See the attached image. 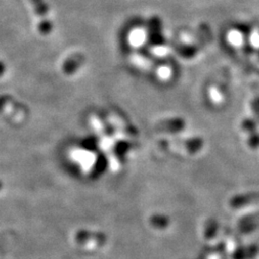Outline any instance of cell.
<instances>
[{"instance_id": "1", "label": "cell", "mask_w": 259, "mask_h": 259, "mask_svg": "<svg viewBox=\"0 0 259 259\" xmlns=\"http://www.w3.org/2000/svg\"><path fill=\"white\" fill-rule=\"evenodd\" d=\"M30 3L39 19L37 29L42 36H48L53 31V23L48 19L49 7L46 0H30Z\"/></svg>"}, {"instance_id": "2", "label": "cell", "mask_w": 259, "mask_h": 259, "mask_svg": "<svg viewBox=\"0 0 259 259\" xmlns=\"http://www.w3.org/2000/svg\"><path fill=\"white\" fill-rule=\"evenodd\" d=\"M148 40L153 47H160L165 45V37L162 32L161 19L153 16L148 21Z\"/></svg>"}, {"instance_id": "3", "label": "cell", "mask_w": 259, "mask_h": 259, "mask_svg": "<svg viewBox=\"0 0 259 259\" xmlns=\"http://www.w3.org/2000/svg\"><path fill=\"white\" fill-rule=\"evenodd\" d=\"M85 62V57L82 53H73L68 56L63 64V71L65 74L71 75L75 73Z\"/></svg>"}, {"instance_id": "4", "label": "cell", "mask_w": 259, "mask_h": 259, "mask_svg": "<svg viewBox=\"0 0 259 259\" xmlns=\"http://www.w3.org/2000/svg\"><path fill=\"white\" fill-rule=\"evenodd\" d=\"M259 200V194L256 192H250L245 194L236 195L232 198L230 204L232 208H241L245 205L252 204Z\"/></svg>"}, {"instance_id": "5", "label": "cell", "mask_w": 259, "mask_h": 259, "mask_svg": "<svg viewBox=\"0 0 259 259\" xmlns=\"http://www.w3.org/2000/svg\"><path fill=\"white\" fill-rule=\"evenodd\" d=\"M258 251V247L256 245H250L249 247L240 248L233 254L234 259H249L256 255Z\"/></svg>"}, {"instance_id": "6", "label": "cell", "mask_w": 259, "mask_h": 259, "mask_svg": "<svg viewBox=\"0 0 259 259\" xmlns=\"http://www.w3.org/2000/svg\"><path fill=\"white\" fill-rule=\"evenodd\" d=\"M218 222L214 219H210L204 225V236L205 239H213L218 232Z\"/></svg>"}, {"instance_id": "7", "label": "cell", "mask_w": 259, "mask_h": 259, "mask_svg": "<svg viewBox=\"0 0 259 259\" xmlns=\"http://www.w3.org/2000/svg\"><path fill=\"white\" fill-rule=\"evenodd\" d=\"M185 147L189 153H197L200 152L202 148L204 147V140L202 138H194V139H188L186 141Z\"/></svg>"}, {"instance_id": "8", "label": "cell", "mask_w": 259, "mask_h": 259, "mask_svg": "<svg viewBox=\"0 0 259 259\" xmlns=\"http://www.w3.org/2000/svg\"><path fill=\"white\" fill-rule=\"evenodd\" d=\"M177 52L179 53V55L184 57L185 59H190L196 55L197 48L193 46L182 45V46L177 47Z\"/></svg>"}, {"instance_id": "9", "label": "cell", "mask_w": 259, "mask_h": 259, "mask_svg": "<svg viewBox=\"0 0 259 259\" xmlns=\"http://www.w3.org/2000/svg\"><path fill=\"white\" fill-rule=\"evenodd\" d=\"M241 128H242V130H243L244 132H246V133H248V134L250 135L251 133L256 132L257 124H256V122L253 120V119L248 118V119H245V120L242 122Z\"/></svg>"}, {"instance_id": "10", "label": "cell", "mask_w": 259, "mask_h": 259, "mask_svg": "<svg viewBox=\"0 0 259 259\" xmlns=\"http://www.w3.org/2000/svg\"><path fill=\"white\" fill-rule=\"evenodd\" d=\"M248 144H249L250 148L253 149V150L259 148V133L254 132V133L250 134V137L248 139Z\"/></svg>"}, {"instance_id": "11", "label": "cell", "mask_w": 259, "mask_h": 259, "mask_svg": "<svg viewBox=\"0 0 259 259\" xmlns=\"http://www.w3.org/2000/svg\"><path fill=\"white\" fill-rule=\"evenodd\" d=\"M251 109L255 115V117L259 121V96L255 97L252 101H251Z\"/></svg>"}, {"instance_id": "12", "label": "cell", "mask_w": 259, "mask_h": 259, "mask_svg": "<svg viewBox=\"0 0 259 259\" xmlns=\"http://www.w3.org/2000/svg\"><path fill=\"white\" fill-rule=\"evenodd\" d=\"M258 58H259V55H258Z\"/></svg>"}]
</instances>
